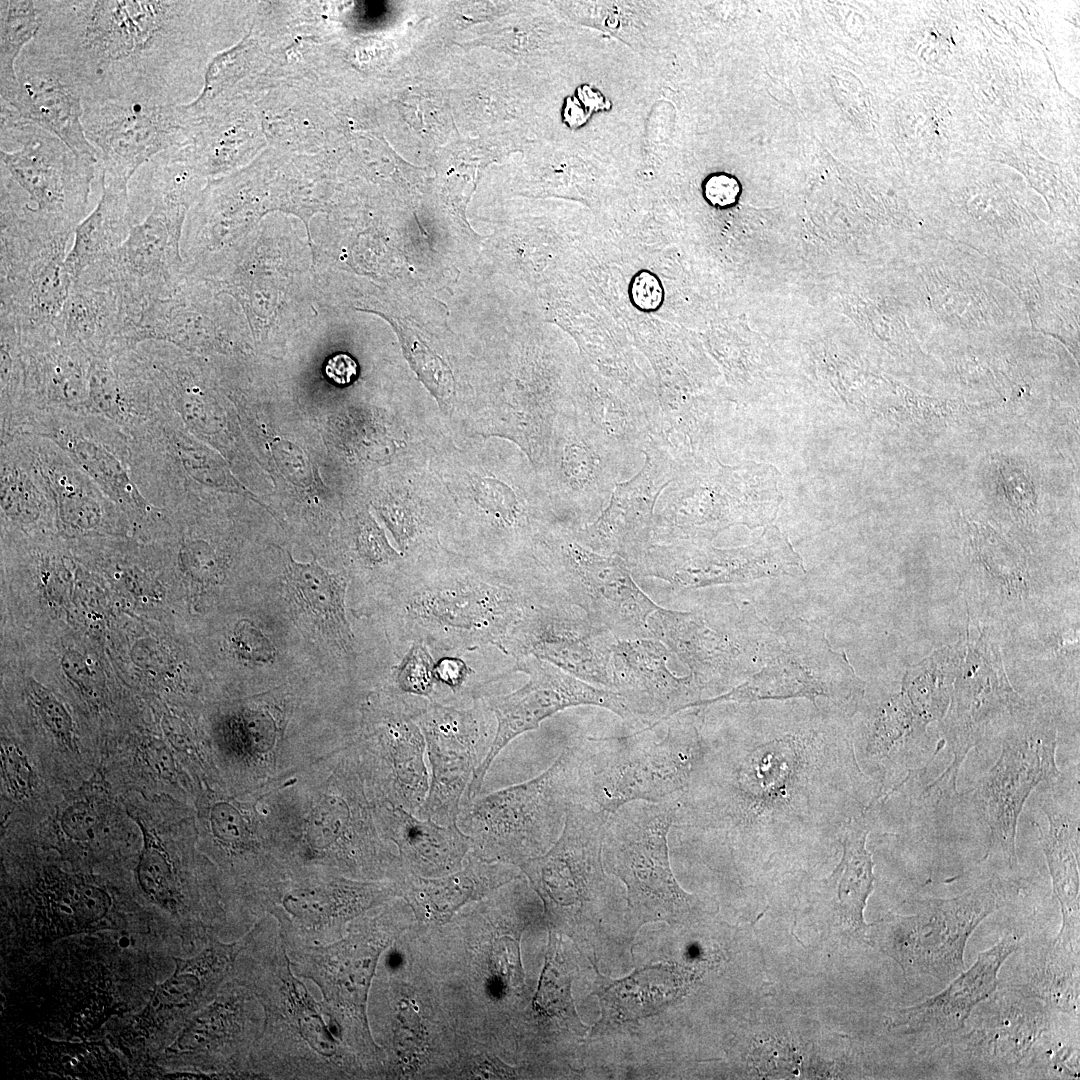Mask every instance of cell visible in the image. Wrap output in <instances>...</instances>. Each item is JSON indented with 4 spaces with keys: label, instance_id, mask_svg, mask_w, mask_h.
Here are the masks:
<instances>
[{
    "label": "cell",
    "instance_id": "obj_22",
    "mask_svg": "<svg viewBox=\"0 0 1080 1080\" xmlns=\"http://www.w3.org/2000/svg\"><path fill=\"white\" fill-rule=\"evenodd\" d=\"M673 654L653 638L617 640L613 647V691L635 725L646 727L698 706L703 692L691 675L670 669Z\"/></svg>",
    "mask_w": 1080,
    "mask_h": 1080
},
{
    "label": "cell",
    "instance_id": "obj_32",
    "mask_svg": "<svg viewBox=\"0 0 1080 1080\" xmlns=\"http://www.w3.org/2000/svg\"><path fill=\"white\" fill-rule=\"evenodd\" d=\"M1048 826L1039 830V841L1048 865L1052 887L1060 903L1062 926L1054 941L1079 952V813L1060 804L1052 795L1042 799Z\"/></svg>",
    "mask_w": 1080,
    "mask_h": 1080
},
{
    "label": "cell",
    "instance_id": "obj_33",
    "mask_svg": "<svg viewBox=\"0 0 1080 1080\" xmlns=\"http://www.w3.org/2000/svg\"><path fill=\"white\" fill-rule=\"evenodd\" d=\"M98 203L75 228L74 240L65 259L66 270L75 282L90 266L110 256L125 241L133 224L128 181L99 177Z\"/></svg>",
    "mask_w": 1080,
    "mask_h": 1080
},
{
    "label": "cell",
    "instance_id": "obj_30",
    "mask_svg": "<svg viewBox=\"0 0 1080 1080\" xmlns=\"http://www.w3.org/2000/svg\"><path fill=\"white\" fill-rule=\"evenodd\" d=\"M673 481L657 501L652 543L711 538L731 524L734 515L724 474L691 477L680 467Z\"/></svg>",
    "mask_w": 1080,
    "mask_h": 1080
},
{
    "label": "cell",
    "instance_id": "obj_35",
    "mask_svg": "<svg viewBox=\"0 0 1080 1080\" xmlns=\"http://www.w3.org/2000/svg\"><path fill=\"white\" fill-rule=\"evenodd\" d=\"M680 971L658 964L634 971L623 979L598 974L593 994L602 1009L601 1026L623 1024L650 1016L681 993Z\"/></svg>",
    "mask_w": 1080,
    "mask_h": 1080
},
{
    "label": "cell",
    "instance_id": "obj_49",
    "mask_svg": "<svg viewBox=\"0 0 1080 1080\" xmlns=\"http://www.w3.org/2000/svg\"><path fill=\"white\" fill-rule=\"evenodd\" d=\"M111 904L109 895L94 885H77L64 901L68 915L78 927H84L99 921L108 912Z\"/></svg>",
    "mask_w": 1080,
    "mask_h": 1080
},
{
    "label": "cell",
    "instance_id": "obj_4",
    "mask_svg": "<svg viewBox=\"0 0 1080 1080\" xmlns=\"http://www.w3.org/2000/svg\"><path fill=\"white\" fill-rule=\"evenodd\" d=\"M525 582L536 602L574 605L617 640L652 638L648 619L659 606L622 558L584 547L572 528H549L538 538Z\"/></svg>",
    "mask_w": 1080,
    "mask_h": 1080
},
{
    "label": "cell",
    "instance_id": "obj_18",
    "mask_svg": "<svg viewBox=\"0 0 1080 1080\" xmlns=\"http://www.w3.org/2000/svg\"><path fill=\"white\" fill-rule=\"evenodd\" d=\"M183 204L171 194L148 196L140 209L144 217L132 224L120 247L76 281L118 285L143 304L172 292Z\"/></svg>",
    "mask_w": 1080,
    "mask_h": 1080
},
{
    "label": "cell",
    "instance_id": "obj_6",
    "mask_svg": "<svg viewBox=\"0 0 1080 1080\" xmlns=\"http://www.w3.org/2000/svg\"><path fill=\"white\" fill-rule=\"evenodd\" d=\"M0 123V187L35 221L72 235L87 216L98 160L34 124L5 116Z\"/></svg>",
    "mask_w": 1080,
    "mask_h": 1080
},
{
    "label": "cell",
    "instance_id": "obj_37",
    "mask_svg": "<svg viewBox=\"0 0 1080 1080\" xmlns=\"http://www.w3.org/2000/svg\"><path fill=\"white\" fill-rule=\"evenodd\" d=\"M0 505L6 521L22 527L56 516L52 496L16 436L0 442Z\"/></svg>",
    "mask_w": 1080,
    "mask_h": 1080
},
{
    "label": "cell",
    "instance_id": "obj_14",
    "mask_svg": "<svg viewBox=\"0 0 1080 1080\" xmlns=\"http://www.w3.org/2000/svg\"><path fill=\"white\" fill-rule=\"evenodd\" d=\"M609 815L580 802L571 803L554 845L520 865L548 909L584 915L604 901L608 886L602 849Z\"/></svg>",
    "mask_w": 1080,
    "mask_h": 1080
},
{
    "label": "cell",
    "instance_id": "obj_1",
    "mask_svg": "<svg viewBox=\"0 0 1080 1080\" xmlns=\"http://www.w3.org/2000/svg\"><path fill=\"white\" fill-rule=\"evenodd\" d=\"M41 26L23 50L63 71L83 104L172 103L205 31L195 3L37 0Z\"/></svg>",
    "mask_w": 1080,
    "mask_h": 1080
},
{
    "label": "cell",
    "instance_id": "obj_24",
    "mask_svg": "<svg viewBox=\"0 0 1080 1080\" xmlns=\"http://www.w3.org/2000/svg\"><path fill=\"white\" fill-rule=\"evenodd\" d=\"M1022 935L1011 932L980 952L975 963L951 980L944 990L913 1006L894 1011L889 1028L939 1046L958 1033L977 1005L998 986V973L1018 948Z\"/></svg>",
    "mask_w": 1080,
    "mask_h": 1080
},
{
    "label": "cell",
    "instance_id": "obj_47",
    "mask_svg": "<svg viewBox=\"0 0 1080 1080\" xmlns=\"http://www.w3.org/2000/svg\"><path fill=\"white\" fill-rule=\"evenodd\" d=\"M434 664L431 651L425 645L412 643L396 668L398 689L408 696L434 701L437 688Z\"/></svg>",
    "mask_w": 1080,
    "mask_h": 1080
},
{
    "label": "cell",
    "instance_id": "obj_25",
    "mask_svg": "<svg viewBox=\"0 0 1080 1080\" xmlns=\"http://www.w3.org/2000/svg\"><path fill=\"white\" fill-rule=\"evenodd\" d=\"M17 86L0 97V113L34 124L61 139L74 152L97 158L86 138L83 99L75 83L53 64L22 52Z\"/></svg>",
    "mask_w": 1080,
    "mask_h": 1080
},
{
    "label": "cell",
    "instance_id": "obj_54",
    "mask_svg": "<svg viewBox=\"0 0 1080 1080\" xmlns=\"http://www.w3.org/2000/svg\"><path fill=\"white\" fill-rule=\"evenodd\" d=\"M60 824L63 832L70 839L88 841L95 836L98 815L90 803L76 802L65 809Z\"/></svg>",
    "mask_w": 1080,
    "mask_h": 1080
},
{
    "label": "cell",
    "instance_id": "obj_45",
    "mask_svg": "<svg viewBox=\"0 0 1080 1080\" xmlns=\"http://www.w3.org/2000/svg\"><path fill=\"white\" fill-rule=\"evenodd\" d=\"M139 825L144 841L137 867L139 885L150 899L171 907L175 902V883L169 857L157 836L144 824Z\"/></svg>",
    "mask_w": 1080,
    "mask_h": 1080
},
{
    "label": "cell",
    "instance_id": "obj_42",
    "mask_svg": "<svg viewBox=\"0 0 1080 1080\" xmlns=\"http://www.w3.org/2000/svg\"><path fill=\"white\" fill-rule=\"evenodd\" d=\"M500 881L501 875L496 870L473 863L463 871L445 877H413L409 881L407 898L419 914L442 919Z\"/></svg>",
    "mask_w": 1080,
    "mask_h": 1080
},
{
    "label": "cell",
    "instance_id": "obj_19",
    "mask_svg": "<svg viewBox=\"0 0 1080 1080\" xmlns=\"http://www.w3.org/2000/svg\"><path fill=\"white\" fill-rule=\"evenodd\" d=\"M82 123L97 152L99 177L130 182L144 164L182 139L186 116L173 103L110 101L84 105Z\"/></svg>",
    "mask_w": 1080,
    "mask_h": 1080
},
{
    "label": "cell",
    "instance_id": "obj_50",
    "mask_svg": "<svg viewBox=\"0 0 1080 1080\" xmlns=\"http://www.w3.org/2000/svg\"><path fill=\"white\" fill-rule=\"evenodd\" d=\"M31 699L47 729L64 745L73 746V722L64 705L37 683L30 688Z\"/></svg>",
    "mask_w": 1080,
    "mask_h": 1080
},
{
    "label": "cell",
    "instance_id": "obj_43",
    "mask_svg": "<svg viewBox=\"0 0 1080 1080\" xmlns=\"http://www.w3.org/2000/svg\"><path fill=\"white\" fill-rule=\"evenodd\" d=\"M41 26L36 1L2 0L0 2V97L17 86L16 64L25 47Z\"/></svg>",
    "mask_w": 1080,
    "mask_h": 1080
},
{
    "label": "cell",
    "instance_id": "obj_60",
    "mask_svg": "<svg viewBox=\"0 0 1080 1080\" xmlns=\"http://www.w3.org/2000/svg\"><path fill=\"white\" fill-rule=\"evenodd\" d=\"M477 1074L483 1077H498L506 1078L514 1075L513 1070L510 1067H506L504 1063L498 1059L482 1060L478 1063Z\"/></svg>",
    "mask_w": 1080,
    "mask_h": 1080
},
{
    "label": "cell",
    "instance_id": "obj_15",
    "mask_svg": "<svg viewBox=\"0 0 1080 1080\" xmlns=\"http://www.w3.org/2000/svg\"><path fill=\"white\" fill-rule=\"evenodd\" d=\"M617 639L580 608L533 603L499 650L516 659L534 656L599 688L613 690L612 655Z\"/></svg>",
    "mask_w": 1080,
    "mask_h": 1080
},
{
    "label": "cell",
    "instance_id": "obj_44",
    "mask_svg": "<svg viewBox=\"0 0 1080 1080\" xmlns=\"http://www.w3.org/2000/svg\"><path fill=\"white\" fill-rule=\"evenodd\" d=\"M912 712L902 695L894 697L873 725L866 741V758L883 764L900 758L911 746V738H916V730H923L924 723Z\"/></svg>",
    "mask_w": 1080,
    "mask_h": 1080
},
{
    "label": "cell",
    "instance_id": "obj_36",
    "mask_svg": "<svg viewBox=\"0 0 1080 1080\" xmlns=\"http://www.w3.org/2000/svg\"><path fill=\"white\" fill-rule=\"evenodd\" d=\"M872 802L844 827L842 857L828 878L835 889L837 907L841 918L860 938L866 939L868 924L864 921V909L874 890V862L866 848L870 832L869 810Z\"/></svg>",
    "mask_w": 1080,
    "mask_h": 1080
},
{
    "label": "cell",
    "instance_id": "obj_9",
    "mask_svg": "<svg viewBox=\"0 0 1080 1080\" xmlns=\"http://www.w3.org/2000/svg\"><path fill=\"white\" fill-rule=\"evenodd\" d=\"M412 714L423 733L430 766L428 794L416 816L457 824L473 774L494 739L495 717L482 697L470 707L414 697Z\"/></svg>",
    "mask_w": 1080,
    "mask_h": 1080
},
{
    "label": "cell",
    "instance_id": "obj_41",
    "mask_svg": "<svg viewBox=\"0 0 1080 1080\" xmlns=\"http://www.w3.org/2000/svg\"><path fill=\"white\" fill-rule=\"evenodd\" d=\"M1016 989L1047 1007L1079 1019V952L1051 941Z\"/></svg>",
    "mask_w": 1080,
    "mask_h": 1080
},
{
    "label": "cell",
    "instance_id": "obj_61",
    "mask_svg": "<svg viewBox=\"0 0 1080 1080\" xmlns=\"http://www.w3.org/2000/svg\"><path fill=\"white\" fill-rule=\"evenodd\" d=\"M166 752L159 748L157 744L149 745L145 752L144 757L149 767L157 774L164 775L167 770L166 765Z\"/></svg>",
    "mask_w": 1080,
    "mask_h": 1080
},
{
    "label": "cell",
    "instance_id": "obj_23",
    "mask_svg": "<svg viewBox=\"0 0 1080 1080\" xmlns=\"http://www.w3.org/2000/svg\"><path fill=\"white\" fill-rule=\"evenodd\" d=\"M973 1010L974 1028L965 1036L963 1050L980 1067L1010 1072L1030 1067L1036 1055L1047 1059L1044 1035L1049 1030L1047 1006L1014 989L994 995Z\"/></svg>",
    "mask_w": 1080,
    "mask_h": 1080
},
{
    "label": "cell",
    "instance_id": "obj_13",
    "mask_svg": "<svg viewBox=\"0 0 1080 1080\" xmlns=\"http://www.w3.org/2000/svg\"><path fill=\"white\" fill-rule=\"evenodd\" d=\"M512 671L527 674L529 680L513 692L485 700L495 717L496 731L487 755L473 774L463 804L478 797L489 768L509 742L538 728L558 711L596 705L635 725L621 697L613 690L593 686L534 656L516 659Z\"/></svg>",
    "mask_w": 1080,
    "mask_h": 1080
},
{
    "label": "cell",
    "instance_id": "obj_17",
    "mask_svg": "<svg viewBox=\"0 0 1080 1080\" xmlns=\"http://www.w3.org/2000/svg\"><path fill=\"white\" fill-rule=\"evenodd\" d=\"M755 545L718 549L692 541L651 543L628 563L630 571L685 588L738 584L803 570L798 555L778 533Z\"/></svg>",
    "mask_w": 1080,
    "mask_h": 1080
},
{
    "label": "cell",
    "instance_id": "obj_31",
    "mask_svg": "<svg viewBox=\"0 0 1080 1080\" xmlns=\"http://www.w3.org/2000/svg\"><path fill=\"white\" fill-rule=\"evenodd\" d=\"M89 411L130 435L162 415L159 392L135 348L113 357L92 358Z\"/></svg>",
    "mask_w": 1080,
    "mask_h": 1080
},
{
    "label": "cell",
    "instance_id": "obj_7",
    "mask_svg": "<svg viewBox=\"0 0 1080 1080\" xmlns=\"http://www.w3.org/2000/svg\"><path fill=\"white\" fill-rule=\"evenodd\" d=\"M1002 905V888L990 879L955 897L916 900L909 915L889 912L868 924L866 940L895 960L907 978L950 982L964 971L974 930Z\"/></svg>",
    "mask_w": 1080,
    "mask_h": 1080
},
{
    "label": "cell",
    "instance_id": "obj_46",
    "mask_svg": "<svg viewBox=\"0 0 1080 1080\" xmlns=\"http://www.w3.org/2000/svg\"><path fill=\"white\" fill-rule=\"evenodd\" d=\"M571 973L563 957L561 946L556 940L546 957L539 990L535 998L538 1010L551 1016L570 1019L580 1025L570 994Z\"/></svg>",
    "mask_w": 1080,
    "mask_h": 1080
},
{
    "label": "cell",
    "instance_id": "obj_58",
    "mask_svg": "<svg viewBox=\"0 0 1080 1080\" xmlns=\"http://www.w3.org/2000/svg\"><path fill=\"white\" fill-rule=\"evenodd\" d=\"M324 375L337 386H347L356 379L358 364L350 355L338 353L326 361Z\"/></svg>",
    "mask_w": 1080,
    "mask_h": 1080
},
{
    "label": "cell",
    "instance_id": "obj_38",
    "mask_svg": "<svg viewBox=\"0 0 1080 1080\" xmlns=\"http://www.w3.org/2000/svg\"><path fill=\"white\" fill-rule=\"evenodd\" d=\"M287 588L294 604L343 652L351 653L353 634L345 612L347 582L312 566H293Z\"/></svg>",
    "mask_w": 1080,
    "mask_h": 1080
},
{
    "label": "cell",
    "instance_id": "obj_40",
    "mask_svg": "<svg viewBox=\"0 0 1080 1080\" xmlns=\"http://www.w3.org/2000/svg\"><path fill=\"white\" fill-rule=\"evenodd\" d=\"M380 952L368 943L344 941L317 954L311 977L325 996L364 1013Z\"/></svg>",
    "mask_w": 1080,
    "mask_h": 1080
},
{
    "label": "cell",
    "instance_id": "obj_11",
    "mask_svg": "<svg viewBox=\"0 0 1080 1080\" xmlns=\"http://www.w3.org/2000/svg\"><path fill=\"white\" fill-rule=\"evenodd\" d=\"M1060 776L1056 765V732L1044 723L1015 727L1002 742L994 765L979 779L971 800L989 829L987 855L996 854L1012 867L1017 863V826L1033 790Z\"/></svg>",
    "mask_w": 1080,
    "mask_h": 1080
},
{
    "label": "cell",
    "instance_id": "obj_52",
    "mask_svg": "<svg viewBox=\"0 0 1080 1080\" xmlns=\"http://www.w3.org/2000/svg\"><path fill=\"white\" fill-rule=\"evenodd\" d=\"M398 1020V1054L407 1064L414 1066L423 1059L425 1037L418 1013L410 1002L401 1004Z\"/></svg>",
    "mask_w": 1080,
    "mask_h": 1080
},
{
    "label": "cell",
    "instance_id": "obj_29",
    "mask_svg": "<svg viewBox=\"0 0 1080 1080\" xmlns=\"http://www.w3.org/2000/svg\"><path fill=\"white\" fill-rule=\"evenodd\" d=\"M49 490L58 520L67 530L93 532L110 526L124 512L53 441L28 433L15 435Z\"/></svg>",
    "mask_w": 1080,
    "mask_h": 1080
},
{
    "label": "cell",
    "instance_id": "obj_57",
    "mask_svg": "<svg viewBox=\"0 0 1080 1080\" xmlns=\"http://www.w3.org/2000/svg\"><path fill=\"white\" fill-rule=\"evenodd\" d=\"M235 643L243 657L258 661H268L272 649L266 638L252 625L243 622L236 631Z\"/></svg>",
    "mask_w": 1080,
    "mask_h": 1080
},
{
    "label": "cell",
    "instance_id": "obj_2",
    "mask_svg": "<svg viewBox=\"0 0 1080 1080\" xmlns=\"http://www.w3.org/2000/svg\"><path fill=\"white\" fill-rule=\"evenodd\" d=\"M535 603L513 574L465 564L413 566L397 583L394 615L399 639L436 653L500 648Z\"/></svg>",
    "mask_w": 1080,
    "mask_h": 1080
},
{
    "label": "cell",
    "instance_id": "obj_55",
    "mask_svg": "<svg viewBox=\"0 0 1080 1080\" xmlns=\"http://www.w3.org/2000/svg\"><path fill=\"white\" fill-rule=\"evenodd\" d=\"M740 191L738 180L725 173L713 174L703 183L705 199L712 206L718 208H726L735 204Z\"/></svg>",
    "mask_w": 1080,
    "mask_h": 1080
},
{
    "label": "cell",
    "instance_id": "obj_5",
    "mask_svg": "<svg viewBox=\"0 0 1080 1080\" xmlns=\"http://www.w3.org/2000/svg\"><path fill=\"white\" fill-rule=\"evenodd\" d=\"M577 801V756L566 748L537 777L462 804L457 825L485 860L523 864L559 838Z\"/></svg>",
    "mask_w": 1080,
    "mask_h": 1080
},
{
    "label": "cell",
    "instance_id": "obj_12",
    "mask_svg": "<svg viewBox=\"0 0 1080 1080\" xmlns=\"http://www.w3.org/2000/svg\"><path fill=\"white\" fill-rule=\"evenodd\" d=\"M21 433L45 437L60 446L128 516L157 522V507L141 493L132 473V436L94 414L43 410L28 415Z\"/></svg>",
    "mask_w": 1080,
    "mask_h": 1080
},
{
    "label": "cell",
    "instance_id": "obj_56",
    "mask_svg": "<svg viewBox=\"0 0 1080 1080\" xmlns=\"http://www.w3.org/2000/svg\"><path fill=\"white\" fill-rule=\"evenodd\" d=\"M472 669L463 659L456 656L441 657L434 664V677L437 686H442L454 694L462 690Z\"/></svg>",
    "mask_w": 1080,
    "mask_h": 1080
},
{
    "label": "cell",
    "instance_id": "obj_27",
    "mask_svg": "<svg viewBox=\"0 0 1080 1080\" xmlns=\"http://www.w3.org/2000/svg\"><path fill=\"white\" fill-rule=\"evenodd\" d=\"M653 639L662 642L681 662L689 675L706 692H716L731 685L745 670V636L730 628L714 627L704 613L678 612L659 607L648 619Z\"/></svg>",
    "mask_w": 1080,
    "mask_h": 1080
},
{
    "label": "cell",
    "instance_id": "obj_28",
    "mask_svg": "<svg viewBox=\"0 0 1080 1080\" xmlns=\"http://www.w3.org/2000/svg\"><path fill=\"white\" fill-rule=\"evenodd\" d=\"M20 339L24 364L22 427L28 415L35 411L90 414L92 357L56 335L37 339L20 336Z\"/></svg>",
    "mask_w": 1080,
    "mask_h": 1080
},
{
    "label": "cell",
    "instance_id": "obj_26",
    "mask_svg": "<svg viewBox=\"0 0 1080 1080\" xmlns=\"http://www.w3.org/2000/svg\"><path fill=\"white\" fill-rule=\"evenodd\" d=\"M142 309L117 285L75 281L55 321V334L92 358L113 357L138 346Z\"/></svg>",
    "mask_w": 1080,
    "mask_h": 1080
},
{
    "label": "cell",
    "instance_id": "obj_16",
    "mask_svg": "<svg viewBox=\"0 0 1080 1080\" xmlns=\"http://www.w3.org/2000/svg\"><path fill=\"white\" fill-rule=\"evenodd\" d=\"M69 238H0V319L23 338L55 334L72 280L65 267Z\"/></svg>",
    "mask_w": 1080,
    "mask_h": 1080
},
{
    "label": "cell",
    "instance_id": "obj_51",
    "mask_svg": "<svg viewBox=\"0 0 1080 1080\" xmlns=\"http://www.w3.org/2000/svg\"><path fill=\"white\" fill-rule=\"evenodd\" d=\"M1 770L4 783L15 798H27L35 785L34 772L27 755L15 744L3 743Z\"/></svg>",
    "mask_w": 1080,
    "mask_h": 1080
},
{
    "label": "cell",
    "instance_id": "obj_10",
    "mask_svg": "<svg viewBox=\"0 0 1080 1080\" xmlns=\"http://www.w3.org/2000/svg\"><path fill=\"white\" fill-rule=\"evenodd\" d=\"M765 648L768 664L759 672L730 691L701 701L698 706L788 698H807L815 704L818 697L840 704L856 702L861 697L863 682L845 655L834 651L816 628L797 625L770 637Z\"/></svg>",
    "mask_w": 1080,
    "mask_h": 1080
},
{
    "label": "cell",
    "instance_id": "obj_21",
    "mask_svg": "<svg viewBox=\"0 0 1080 1080\" xmlns=\"http://www.w3.org/2000/svg\"><path fill=\"white\" fill-rule=\"evenodd\" d=\"M634 474L588 428L574 411L564 413L556 434L554 485L568 528L578 529L596 519L617 483Z\"/></svg>",
    "mask_w": 1080,
    "mask_h": 1080
},
{
    "label": "cell",
    "instance_id": "obj_39",
    "mask_svg": "<svg viewBox=\"0 0 1080 1080\" xmlns=\"http://www.w3.org/2000/svg\"><path fill=\"white\" fill-rule=\"evenodd\" d=\"M391 820L402 854L423 874L454 869L471 849L470 839L457 824L442 825L402 807L391 811Z\"/></svg>",
    "mask_w": 1080,
    "mask_h": 1080
},
{
    "label": "cell",
    "instance_id": "obj_3",
    "mask_svg": "<svg viewBox=\"0 0 1080 1080\" xmlns=\"http://www.w3.org/2000/svg\"><path fill=\"white\" fill-rule=\"evenodd\" d=\"M674 716L659 735L654 724L628 737L574 745L577 802L612 813L633 801L679 800L705 747L696 726Z\"/></svg>",
    "mask_w": 1080,
    "mask_h": 1080
},
{
    "label": "cell",
    "instance_id": "obj_20",
    "mask_svg": "<svg viewBox=\"0 0 1080 1080\" xmlns=\"http://www.w3.org/2000/svg\"><path fill=\"white\" fill-rule=\"evenodd\" d=\"M679 471L669 450L651 436L639 471L616 484L609 503L594 521L572 529L574 538L594 552L630 563L652 543L656 503Z\"/></svg>",
    "mask_w": 1080,
    "mask_h": 1080
},
{
    "label": "cell",
    "instance_id": "obj_59",
    "mask_svg": "<svg viewBox=\"0 0 1080 1080\" xmlns=\"http://www.w3.org/2000/svg\"><path fill=\"white\" fill-rule=\"evenodd\" d=\"M62 663L63 668L70 679L84 691L92 692L94 683L90 678V672L85 665V662H83L81 655L78 653H67L63 658Z\"/></svg>",
    "mask_w": 1080,
    "mask_h": 1080
},
{
    "label": "cell",
    "instance_id": "obj_53",
    "mask_svg": "<svg viewBox=\"0 0 1080 1080\" xmlns=\"http://www.w3.org/2000/svg\"><path fill=\"white\" fill-rule=\"evenodd\" d=\"M628 297L639 311H658L665 300V289L657 274L647 269L638 270L630 279Z\"/></svg>",
    "mask_w": 1080,
    "mask_h": 1080
},
{
    "label": "cell",
    "instance_id": "obj_34",
    "mask_svg": "<svg viewBox=\"0 0 1080 1080\" xmlns=\"http://www.w3.org/2000/svg\"><path fill=\"white\" fill-rule=\"evenodd\" d=\"M575 412L632 473L643 464L652 435L641 402L619 393L590 391L580 397Z\"/></svg>",
    "mask_w": 1080,
    "mask_h": 1080
},
{
    "label": "cell",
    "instance_id": "obj_8",
    "mask_svg": "<svg viewBox=\"0 0 1080 1080\" xmlns=\"http://www.w3.org/2000/svg\"><path fill=\"white\" fill-rule=\"evenodd\" d=\"M679 800L633 801L610 813L604 831V868L626 886L632 915L640 922H673L698 899L683 890L669 863L668 835Z\"/></svg>",
    "mask_w": 1080,
    "mask_h": 1080
},
{
    "label": "cell",
    "instance_id": "obj_48",
    "mask_svg": "<svg viewBox=\"0 0 1080 1080\" xmlns=\"http://www.w3.org/2000/svg\"><path fill=\"white\" fill-rule=\"evenodd\" d=\"M408 359L422 382L438 399L441 406L448 405L454 393V382L448 366L424 344L413 341Z\"/></svg>",
    "mask_w": 1080,
    "mask_h": 1080
}]
</instances>
